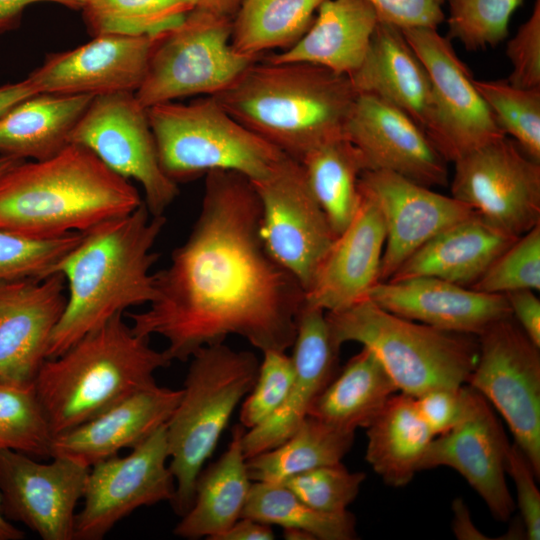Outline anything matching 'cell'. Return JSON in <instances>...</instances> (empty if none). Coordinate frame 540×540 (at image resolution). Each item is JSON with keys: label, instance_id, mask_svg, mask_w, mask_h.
Instances as JSON below:
<instances>
[{"label": "cell", "instance_id": "7", "mask_svg": "<svg viewBox=\"0 0 540 540\" xmlns=\"http://www.w3.org/2000/svg\"><path fill=\"white\" fill-rule=\"evenodd\" d=\"M334 344L357 342L382 362L401 393L414 398L438 388H459L473 371L478 342L395 315L369 298L326 312Z\"/></svg>", "mask_w": 540, "mask_h": 540}, {"label": "cell", "instance_id": "49", "mask_svg": "<svg viewBox=\"0 0 540 540\" xmlns=\"http://www.w3.org/2000/svg\"><path fill=\"white\" fill-rule=\"evenodd\" d=\"M506 297L512 317L527 337L540 347V300L535 291H515Z\"/></svg>", "mask_w": 540, "mask_h": 540}, {"label": "cell", "instance_id": "8", "mask_svg": "<svg viewBox=\"0 0 540 540\" xmlns=\"http://www.w3.org/2000/svg\"><path fill=\"white\" fill-rule=\"evenodd\" d=\"M160 165L174 182L216 170L251 181L265 177L285 156L239 123L213 96L147 108Z\"/></svg>", "mask_w": 540, "mask_h": 540}, {"label": "cell", "instance_id": "34", "mask_svg": "<svg viewBox=\"0 0 540 540\" xmlns=\"http://www.w3.org/2000/svg\"><path fill=\"white\" fill-rule=\"evenodd\" d=\"M354 434L308 415L284 442L247 458L248 475L252 482L281 484L305 471L341 462Z\"/></svg>", "mask_w": 540, "mask_h": 540}, {"label": "cell", "instance_id": "27", "mask_svg": "<svg viewBox=\"0 0 540 540\" xmlns=\"http://www.w3.org/2000/svg\"><path fill=\"white\" fill-rule=\"evenodd\" d=\"M307 32L290 48L269 54L274 63H308L350 77L362 64L377 14L367 0H325Z\"/></svg>", "mask_w": 540, "mask_h": 540}, {"label": "cell", "instance_id": "47", "mask_svg": "<svg viewBox=\"0 0 540 540\" xmlns=\"http://www.w3.org/2000/svg\"><path fill=\"white\" fill-rule=\"evenodd\" d=\"M379 22L403 29H437L444 22L447 0H367Z\"/></svg>", "mask_w": 540, "mask_h": 540}, {"label": "cell", "instance_id": "5", "mask_svg": "<svg viewBox=\"0 0 540 540\" xmlns=\"http://www.w3.org/2000/svg\"><path fill=\"white\" fill-rule=\"evenodd\" d=\"M124 316L115 315L42 364L33 386L53 436L155 385V372L171 364Z\"/></svg>", "mask_w": 540, "mask_h": 540}, {"label": "cell", "instance_id": "29", "mask_svg": "<svg viewBox=\"0 0 540 540\" xmlns=\"http://www.w3.org/2000/svg\"><path fill=\"white\" fill-rule=\"evenodd\" d=\"M245 431L236 424L226 451L200 472L192 505L173 530L177 537L215 540L241 517L252 485L242 444Z\"/></svg>", "mask_w": 540, "mask_h": 540}, {"label": "cell", "instance_id": "24", "mask_svg": "<svg viewBox=\"0 0 540 540\" xmlns=\"http://www.w3.org/2000/svg\"><path fill=\"white\" fill-rule=\"evenodd\" d=\"M361 196L356 216L334 240L305 292L304 304L325 312L341 311L367 299L379 282L385 226L375 203Z\"/></svg>", "mask_w": 540, "mask_h": 540}, {"label": "cell", "instance_id": "20", "mask_svg": "<svg viewBox=\"0 0 540 540\" xmlns=\"http://www.w3.org/2000/svg\"><path fill=\"white\" fill-rule=\"evenodd\" d=\"M152 35L101 34L53 53L27 77L35 91L91 97L136 92L145 76Z\"/></svg>", "mask_w": 540, "mask_h": 540}, {"label": "cell", "instance_id": "30", "mask_svg": "<svg viewBox=\"0 0 540 540\" xmlns=\"http://www.w3.org/2000/svg\"><path fill=\"white\" fill-rule=\"evenodd\" d=\"M93 97L39 93L0 117V155L25 160L50 158L70 136Z\"/></svg>", "mask_w": 540, "mask_h": 540}, {"label": "cell", "instance_id": "3", "mask_svg": "<svg viewBox=\"0 0 540 540\" xmlns=\"http://www.w3.org/2000/svg\"><path fill=\"white\" fill-rule=\"evenodd\" d=\"M142 202L129 180L72 143L50 158L23 160L0 175V228L28 236L84 233Z\"/></svg>", "mask_w": 540, "mask_h": 540}, {"label": "cell", "instance_id": "44", "mask_svg": "<svg viewBox=\"0 0 540 540\" xmlns=\"http://www.w3.org/2000/svg\"><path fill=\"white\" fill-rule=\"evenodd\" d=\"M262 353L257 378L244 398L239 414L240 424L246 430L264 422L282 405L294 377L291 356L286 355L285 351L268 350Z\"/></svg>", "mask_w": 540, "mask_h": 540}, {"label": "cell", "instance_id": "41", "mask_svg": "<svg viewBox=\"0 0 540 540\" xmlns=\"http://www.w3.org/2000/svg\"><path fill=\"white\" fill-rule=\"evenodd\" d=\"M523 0H447L449 40L467 50L494 47L508 36V25Z\"/></svg>", "mask_w": 540, "mask_h": 540}, {"label": "cell", "instance_id": "56", "mask_svg": "<svg viewBox=\"0 0 540 540\" xmlns=\"http://www.w3.org/2000/svg\"><path fill=\"white\" fill-rule=\"evenodd\" d=\"M284 537L291 540H313V538L304 531L296 529H284Z\"/></svg>", "mask_w": 540, "mask_h": 540}, {"label": "cell", "instance_id": "42", "mask_svg": "<svg viewBox=\"0 0 540 540\" xmlns=\"http://www.w3.org/2000/svg\"><path fill=\"white\" fill-rule=\"evenodd\" d=\"M470 288L502 295L520 290L539 291L540 224L499 254Z\"/></svg>", "mask_w": 540, "mask_h": 540}, {"label": "cell", "instance_id": "33", "mask_svg": "<svg viewBox=\"0 0 540 540\" xmlns=\"http://www.w3.org/2000/svg\"><path fill=\"white\" fill-rule=\"evenodd\" d=\"M299 162L313 196L339 236L361 205L359 179L367 170L362 154L343 135L311 149Z\"/></svg>", "mask_w": 540, "mask_h": 540}, {"label": "cell", "instance_id": "4", "mask_svg": "<svg viewBox=\"0 0 540 540\" xmlns=\"http://www.w3.org/2000/svg\"><path fill=\"white\" fill-rule=\"evenodd\" d=\"M263 60L213 96L231 116L297 161L344 135L358 95L350 77L308 63Z\"/></svg>", "mask_w": 540, "mask_h": 540}, {"label": "cell", "instance_id": "48", "mask_svg": "<svg viewBox=\"0 0 540 540\" xmlns=\"http://www.w3.org/2000/svg\"><path fill=\"white\" fill-rule=\"evenodd\" d=\"M414 399L421 417L436 437L448 432L461 418L464 385L430 390Z\"/></svg>", "mask_w": 540, "mask_h": 540}, {"label": "cell", "instance_id": "37", "mask_svg": "<svg viewBox=\"0 0 540 540\" xmlns=\"http://www.w3.org/2000/svg\"><path fill=\"white\" fill-rule=\"evenodd\" d=\"M196 0H80L93 35H153L178 23Z\"/></svg>", "mask_w": 540, "mask_h": 540}, {"label": "cell", "instance_id": "18", "mask_svg": "<svg viewBox=\"0 0 540 540\" xmlns=\"http://www.w3.org/2000/svg\"><path fill=\"white\" fill-rule=\"evenodd\" d=\"M359 190L378 207L385 226L379 282L432 237L475 213L452 196L384 170L363 171Z\"/></svg>", "mask_w": 540, "mask_h": 540}, {"label": "cell", "instance_id": "53", "mask_svg": "<svg viewBox=\"0 0 540 540\" xmlns=\"http://www.w3.org/2000/svg\"><path fill=\"white\" fill-rule=\"evenodd\" d=\"M36 94L38 93L27 77L19 82L0 86V117L19 102Z\"/></svg>", "mask_w": 540, "mask_h": 540}, {"label": "cell", "instance_id": "15", "mask_svg": "<svg viewBox=\"0 0 540 540\" xmlns=\"http://www.w3.org/2000/svg\"><path fill=\"white\" fill-rule=\"evenodd\" d=\"M402 32L431 80L435 115L431 140L443 157L454 162L463 154L505 136L451 40L432 28H409Z\"/></svg>", "mask_w": 540, "mask_h": 540}, {"label": "cell", "instance_id": "1", "mask_svg": "<svg viewBox=\"0 0 540 540\" xmlns=\"http://www.w3.org/2000/svg\"><path fill=\"white\" fill-rule=\"evenodd\" d=\"M154 278L148 308L125 315L135 334L163 337L171 361H187L230 335L262 352L293 345L305 292L267 251L258 195L240 173L205 175L194 226Z\"/></svg>", "mask_w": 540, "mask_h": 540}, {"label": "cell", "instance_id": "9", "mask_svg": "<svg viewBox=\"0 0 540 540\" xmlns=\"http://www.w3.org/2000/svg\"><path fill=\"white\" fill-rule=\"evenodd\" d=\"M232 19L194 7L178 23L152 35L139 103L216 96L262 57L238 53L231 45Z\"/></svg>", "mask_w": 540, "mask_h": 540}, {"label": "cell", "instance_id": "50", "mask_svg": "<svg viewBox=\"0 0 540 540\" xmlns=\"http://www.w3.org/2000/svg\"><path fill=\"white\" fill-rule=\"evenodd\" d=\"M39 2H52L80 9V0H0V34L16 28L26 7Z\"/></svg>", "mask_w": 540, "mask_h": 540}, {"label": "cell", "instance_id": "21", "mask_svg": "<svg viewBox=\"0 0 540 540\" xmlns=\"http://www.w3.org/2000/svg\"><path fill=\"white\" fill-rule=\"evenodd\" d=\"M66 301V282L58 272L0 285V381L33 384Z\"/></svg>", "mask_w": 540, "mask_h": 540}, {"label": "cell", "instance_id": "39", "mask_svg": "<svg viewBox=\"0 0 540 540\" xmlns=\"http://www.w3.org/2000/svg\"><path fill=\"white\" fill-rule=\"evenodd\" d=\"M82 233L34 237L0 228V285L40 281L81 241Z\"/></svg>", "mask_w": 540, "mask_h": 540}, {"label": "cell", "instance_id": "19", "mask_svg": "<svg viewBox=\"0 0 540 540\" xmlns=\"http://www.w3.org/2000/svg\"><path fill=\"white\" fill-rule=\"evenodd\" d=\"M367 170H384L425 187L448 183V161L403 111L383 99L358 93L343 129Z\"/></svg>", "mask_w": 540, "mask_h": 540}, {"label": "cell", "instance_id": "11", "mask_svg": "<svg viewBox=\"0 0 540 540\" xmlns=\"http://www.w3.org/2000/svg\"><path fill=\"white\" fill-rule=\"evenodd\" d=\"M71 143L92 151L119 176L138 182L152 216L164 215L179 193L160 165L147 108L134 92L93 97L71 133Z\"/></svg>", "mask_w": 540, "mask_h": 540}, {"label": "cell", "instance_id": "22", "mask_svg": "<svg viewBox=\"0 0 540 540\" xmlns=\"http://www.w3.org/2000/svg\"><path fill=\"white\" fill-rule=\"evenodd\" d=\"M292 347L294 377L288 394L269 418L245 431L242 444L246 458L272 449L292 435L337 373L340 348L331 338L322 309L303 305Z\"/></svg>", "mask_w": 540, "mask_h": 540}, {"label": "cell", "instance_id": "55", "mask_svg": "<svg viewBox=\"0 0 540 540\" xmlns=\"http://www.w3.org/2000/svg\"><path fill=\"white\" fill-rule=\"evenodd\" d=\"M24 535L22 530L18 529L4 516L0 499V540H21Z\"/></svg>", "mask_w": 540, "mask_h": 540}, {"label": "cell", "instance_id": "51", "mask_svg": "<svg viewBox=\"0 0 540 540\" xmlns=\"http://www.w3.org/2000/svg\"><path fill=\"white\" fill-rule=\"evenodd\" d=\"M271 525L250 517H240L229 529L215 540H273Z\"/></svg>", "mask_w": 540, "mask_h": 540}, {"label": "cell", "instance_id": "26", "mask_svg": "<svg viewBox=\"0 0 540 540\" xmlns=\"http://www.w3.org/2000/svg\"><path fill=\"white\" fill-rule=\"evenodd\" d=\"M350 79L358 93L392 104L432 138L435 115L431 80L400 28L378 22L367 54Z\"/></svg>", "mask_w": 540, "mask_h": 540}, {"label": "cell", "instance_id": "57", "mask_svg": "<svg viewBox=\"0 0 540 540\" xmlns=\"http://www.w3.org/2000/svg\"><path fill=\"white\" fill-rule=\"evenodd\" d=\"M21 161H23V159L0 155V175Z\"/></svg>", "mask_w": 540, "mask_h": 540}, {"label": "cell", "instance_id": "14", "mask_svg": "<svg viewBox=\"0 0 540 540\" xmlns=\"http://www.w3.org/2000/svg\"><path fill=\"white\" fill-rule=\"evenodd\" d=\"M169 459L166 424L124 456L89 468L83 506L75 517L74 540H101L134 510L171 502L175 480Z\"/></svg>", "mask_w": 540, "mask_h": 540}, {"label": "cell", "instance_id": "54", "mask_svg": "<svg viewBox=\"0 0 540 540\" xmlns=\"http://www.w3.org/2000/svg\"><path fill=\"white\" fill-rule=\"evenodd\" d=\"M243 0H196L195 7L233 19Z\"/></svg>", "mask_w": 540, "mask_h": 540}, {"label": "cell", "instance_id": "23", "mask_svg": "<svg viewBox=\"0 0 540 540\" xmlns=\"http://www.w3.org/2000/svg\"><path fill=\"white\" fill-rule=\"evenodd\" d=\"M368 298L400 317L466 335H479L511 316L506 295L491 294L427 276L378 282Z\"/></svg>", "mask_w": 540, "mask_h": 540}, {"label": "cell", "instance_id": "45", "mask_svg": "<svg viewBox=\"0 0 540 540\" xmlns=\"http://www.w3.org/2000/svg\"><path fill=\"white\" fill-rule=\"evenodd\" d=\"M512 72L506 80L518 88H540V0H535L530 17L519 26L506 47Z\"/></svg>", "mask_w": 540, "mask_h": 540}, {"label": "cell", "instance_id": "16", "mask_svg": "<svg viewBox=\"0 0 540 540\" xmlns=\"http://www.w3.org/2000/svg\"><path fill=\"white\" fill-rule=\"evenodd\" d=\"M89 467L65 457L49 463L13 450L0 452V499L4 516L43 540H74L76 507Z\"/></svg>", "mask_w": 540, "mask_h": 540}, {"label": "cell", "instance_id": "36", "mask_svg": "<svg viewBox=\"0 0 540 540\" xmlns=\"http://www.w3.org/2000/svg\"><path fill=\"white\" fill-rule=\"evenodd\" d=\"M241 517L301 530L313 540H353L356 520L348 510L328 513L312 508L282 484L252 482Z\"/></svg>", "mask_w": 540, "mask_h": 540}, {"label": "cell", "instance_id": "25", "mask_svg": "<svg viewBox=\"0 0 540 540\" xmlns=\"http://www.w3.org/2000/svg\"><path fill=\"white\" fill-rule=\"evenodd\" d=\"M182 396L157 384L139 390L93 418L53 436L51 457H65L91 467L134 448L165 425Z\"/></svg>", "mask_w": 540, "mask_h": 540}, {"label": "cell", "instance_id": "17", "mask_svg": "<svg viewBox=\"0 0 540 540\" xmlns=\"http://www.w3.org/2000/svg\"><path fill=\"white\" fill-rule=\"evenodd\" d=\"M509 441L490 403L464 386L461 418L448 432L433 438L420 471L446 466L466 479L498 521L508 520L515 502L506 483L505 454Z\"/></svg>", "mask_w": 540, "mask_h": 540}, {"label": "cell", "instance_id": "10", "mask_svg": "<svg viewBox=\"0 0 540 540\" xmlns=\"http://www.w3.org/2000/svg\"><path fill=\"white\" fill-rule=\"evenodd\" d=\"M478 356L467 383L505 419L515 443L540 476V347L511 316L478 335Z\"/></svg>", "mask_w": 540, "mask_h": 540}, {"label": "cell", "instance_id": "38", "mask_svg": "<svg viewBox=\"0 0 540 540\" xmlns=\"http://www.w3.org/2000/svg\"><path fill=\"white\" fill-rule=\"evenodd\" d=\"M53 434L33 384L0 381V452L50 458Z\"/></svg>", "mask_w": 540, "mask_h": 540}, {"label": "cell", "instance_id": "35", "mask_svg": "<svg viewBox=\"0 0 540 540\" xmlns=\"http://www.w3.org/2000/svg\"><path fill=\"white\" fill-rule=\"evenodd\" d=\"M325 0H243L232 19L231 45L262 57L293 46L310 28Z\"/></svg>", "mask_w": 540, "mask_h": 540}, {"label": "cell", "instance_id": "43", "mask_svg": "<svg viewBox=\"0 0 540 540\" xmlns=\"http://www.w3.org/2000/svg\"><path fill=\"white\" fill-rule=\"evenodd\" d=\"M365 477L338 462L297 474L281 484L314 509L341 513L355 500Z\"/></svg>", "mask_w": 540, "mask_h": 540}, {"label": "cell", "instance_id": "40", "mask_svg": "<svg viewBox=\"0 0 540 540\" xmlns=\"http://www.w3.org/2000/svg\"><path fill=\"white\" fill-rule=\"evenodd\" d=\"M474 83L505 135L540 163V88H518L507 81Z\"/></svg>", "mask_w": 540, "mask_h": 540}, {"label": "cell", "instance_id": "2", "mask_svg": "<svg viewBox=\"0 0 540 540\" xmlns=\"http://www.w3.org/2000/svg\"><path fill=\"white\" fill-rule=\"evenodd\" d=\"M166 217L152 216L144 202L133 212L84 233L56 266L67 283V301L47 348L54 358L87 333L130 307L156 296L153 251Z\"/></svg>", "mask_w": 540, "mask_h": 540}, {"label": "cell", "instance_id": "52", "mask_svg": "<svg viewBox=\"0 0 540 540\" xmlns=\"http://www.w3.org/2000/svg\"><path fill=\"white\" fill-rule=\"evenodd\" d=\"M454 513L453 531L458 539L462 540H487L473 524L468 508L462 499L457 498L452 504Z\"/></svg>", "mask_w": 540, "mask_h": 540}, {"label": "cell", "instance_id": "13", "mask_svg": "<svg viewBox=\"0 0 540 540\" xmlns=\"http://www.w3.org/2000/svg\"><path fill=\"white\" fill-rule=\"evenodd\" d=\"M251 182L260 202L263 243L306 292L336 236L302 165L285 155L269 174Z\"/></svg>", "mask_w": 540, "mask_h": 540}, {"label": "cell", "instance_id": "12", "mask_svg": "<svg viewBox=\"0 0 540 540\" xmlns=\"http://www.w3.org/2000/svg\"><path fill=\"white\" fill-rule=\"evenodd\" d=\"M451 196L516 238L540 224V163L507 135L454 162Z\"/></svg>", "mask_w": 540, "mask_h": 540}, {"label": "cell", "instance_id": "46", "mask_svg": "<svg viewBox=\"0 0 540 540\" xmlns=\"http://www.w3.org/2000/svg\"><path fill=\"white\" fill-rule=\"evenodd\" d=\"M505 469L514 481L526 539L539 540L540 492L536 486L537 476L526 455L515 442L509 443L506 449Z\"/></svg>", "mask_w": 540, "mask_h": 540}, {"label": "cell", "instance_id": "31", "mask_svg": "<svg viewBox=\"0 0 540 540\" xmlns=\"http://www.w3.org/2000/svg\"><path fill=\"white\" fill-rule=\"evenodd\" d=\"M365 459L389 486L407 485L420 471L422 457L435 437L415 399L394 394L366 428Z\"/></svg>", "mask_w": 540, "mask_h": 540}, {"label": "cell", "instance_id": "28", "mask_svg": "<svg viewBox=\"0 0 540 540\" xmlns=\"http://www.w3.org/2000/svg\"><path fill=\"white\" fill-rule=\"evenodd\" d=\"M516 239L474 213L424 243L388 280L427 276L471 287Z\"/></svg>", "mask_w": 540, "mask_h": 540}, {"label": "cell", "instance_id": "32", "mask_svg": "<svg viewBox=\"0 0 540 540\" xmlns=\"http://www.w3.org/2000/svg\"><path fill=\"white\" fill-rule=\"evenodd\" d=\"M397 391L379 358L363 347L314 400L309 416L355 432L367 428Z\"/></svg>", "mask_w": 540, "mask_h": 540}, {"label": "cell", "instance_id": "6", "mask_svg": "<svg viewBox=\"0 0 540 540\" xmlns=\"http://www.w3.org/2000/svg\"><path fill=\"white\" fill-rule=\"evenodd\" d=\"M190 359L182 396L166 423L168 465L175 480L171 504L180 516L192 505L197 477L252 389L260 364L253 352L224 342L204 346Z\"/></svg>", "mask_w": 540, "mask_h": 540}]
</instances>
